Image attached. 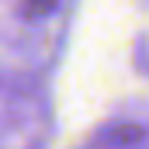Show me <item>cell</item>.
I'll list each match as a JSON object with an SVG mask.
<instances>
[{
    "instance_id": "cell-1",
    "label": "cell",
    "mask_w": 149,
    "mask_h": 149,
    "mask_svg": "<svg viewBox=\"0 0 149 149\" xmlns=\"http://www.w3.org/2000/svg\"><path fill=\"white\" fill-rule=\"evenodd\" d=\"M52 3H56V0H28V14H31V17H35V14H45Z\"/></svg>"
}]
</instances>
